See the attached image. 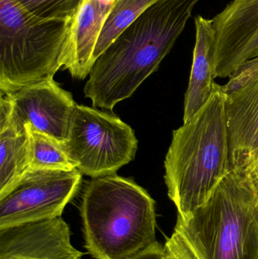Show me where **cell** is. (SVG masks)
Returning a JSON list of instances; mask_svg holds the SVG:
<instances>
[{
    "instance_id": "cell-7",
    "label": "cell",
    "mask_w": 258,
    "mask_h": 259,
    "mask_svg": "<svg viewBox=\"0 0 258 259\" xmlns=\"http://www.w3.org/2000/svg\"><path fill=\"white\" fill-rule=\"evenodd\" d=\"M82 182L72 170H30L0 199V230L62 217Z\"/></svg>"
},
{
    "instance_id": "cell-3",
    "label": "cell",
    "mask_w": 258,
    "mask_h": 259,
    "mask_svg": "<svg viewBox=\"0 0 258 259\" xmlns=\"http://www.w3.org/2000/svg\"><path fill=\"white\" fill-rule=\"evenodd\" d=\"M80 215L85 247L95 259H130L157 243L156 202L133 180L116 174L92 178Z\"/></svg>"
},
{
    "instance_id": "cell-12",
    "label": "cell",
    "mask_w": 258,
    "mask_h": 259,
    "mask_svg": "<svg viewBox=\"0 0 258 259\" xmlns=\"http://www.w3.org/2000/svg\"><path fill=\"white\" fill-rule=\"evenodd\" d=\"M115 0H83L70 24L63 69L83 80L93 65L92 56Z\"/></svg>"
},
{
    "instance_id": "cell-10",
    "label": "cell",
    "mask_w": 258,
    "mask_h": 259,
    "mask_svg": "<svg viewBox=\"0 0 258 259\" xmlns=\"http://www.w3.org/2000/svg\"><path fill=\"white\" fill-rule=\"evenodd\" d=\"M71 242V230L62 217L0 230V259H82Z\"/></svg>"
},
{
    "instance_id": "cell-17",
    "label": "cell",
    "mask_w": 258,
    "mask_h": 259,
    "mask_svg": "<svg viewBox=\"0 0 258 259\" xmlns=\"http://www.w3.org/2000/svg\"><path fill=\"white\" fill-rule=\"evenodd\" d=\"M21 9L41 21H71L83 0H13Z\"/></svg>"
},
{
    "instance_id": "cell-1",
    "label": "cell",
    "mask_w": 258,
    "mask_h": 259,
    "mask_svg": "<svg viewBox=\"0 0 258 259\" xmlns=\"http://www.w3.org/2000/svg\"><path fill=\"white\" fill-rule=\"evenodd\" d=\"M199 0H159L95 61L84 88L94 108L113 110L157 71Z\"/></svg>"
},
{
    "instance_id": "cell-8",
    "label": "cell",
    "mask_w": 258,
    "mask_h": 259,
    "mask_svg": "<svg viewBox=\"0 0 258 259\" xmlns=\"http://www.w3.org/2000/svg\"><path fill=\"white\" fill-rule=\"evenodd\" d=\"M3 95L7 96L12 106L6 127L11 125L21 132L26 128L38 131L62 143L68 140L77 104L71 93L62 89L53 77Z\"/></svg>"
},
{
    "instance_id": "cell-11",
    "label": "cell",
    "mask_w": 258,
    "mask_h": 259,
    "mask_svg": "<svg viewBox=\"0 0 258 259\" xmlns=\"http://www.w3.org/2000/svg\"><path fill=\"white\" fill-rule=\"evenodd\" d=\"M225 96L230 167L245 175L258 158V74Z\"/></svg>"
},
{
    "instance_id": "cell-2",
    "label": "cell",
    "mask_w": 258,
    "mask_h": 259,
    "mask_svg": "<svg viewBox=\"0 0 258 259\" xmlns=\"http://www.w3.org/2000/svg\"><path fill=\"white\" fill-rule=\"evenodd\" d=\"M225 104L223 86L214 83L205 104L173 132L165 160V181L182 222L209 201L231 170Z\"/></svg>"
},
{
    "instance_id": "cell-6",
    "label": "cell",
    "mask_w": 258,
    "mask_h": 259,
    "mask_svg": "<svg viewBox=\"0 0 258 259\" xmlns=\"http://www.w3.org/2000/svg\"><path fill=\"white\" fill-rule=\"evenodd\" d=\"M74 167L92 178L116 173L136 156L134 131L116 115L77 105L63 143Z\"/></svg>"
},
{
    "instance_id": "cell-20",
    "label": "cell",
    "mask_w": 258,
    "mask_h": 259,
    "mask_svg": "<svg viewBox=\"0 0 258 259\" xmlns=\"http://www.w3.org/2000/svg\"><path fill=\"white\" fill-rule=\"evenodd\" d=\"M245 176L249 179L252 185L255 187L258 191V158L249 171L245 175Z\"/></svg>"
},
{
    "instance_id": "cell-4",
    "label": "cell",
    "mask_w": 258,
    "mask_h": 259,
    "mask_svg": "<svg viewBox=\"0 0 258 259\" xmlns=\"http://www.w3.org/2000/svg\"><path fill=\"white\" fill-rule=\"evenodd\" d=\"M174 231L198 259H258V191L230 170L212 196Z\"/></svg>"
},
{
    "instance_id": "cell-14",
    "label": "cell",
    "mask_w": 258,
    "mask_h": 259,
    "mask_svg": "<svg viewBox=\"0 0 258 259\" xmlns=\"http://www.w3.org/2000/svg\"><path fill=\"white\" fill-rule=\"evenodd\" d=\"M30 170L28 131L0 129V199Z\"/></svg>"
},
{
    "instance_id": "cell-9",
    "label": "cell",
    "mask_w": 258,
    "mask_h": 259,
    "mask_svg": "<svg viewBox=\"0 0 258 259\" xmlns=\"http://www.w3.org/2000/svg\"><path fill=\"white\" fill-rule=\"evenodd\" d=\"M215 33V74L230 77L258 56V0H232L212 19Z\"/></svg>"
},
{
    "instance_id": "cell-16",
    "label": "cell",
    "mask_w": 258,
    "mask_h": 259,
    "mask_svg": "<svg viewBox=\"0 0 258 259\" xmlns=\"http://www.w3.org/2000/svg\"><path fill=\"white\" fill-rule=\"evenodd\" d=\"M26 129L29 134L30 170H69L76 168L62 142L42 133Z\"/></svg>"
},
{
    "instance_id": "cell-18",
    "label": "cell",
    "mask_w": 258,
    "mask_h": 259,
    "mask_svg": "<svg viewBox=\"0 0 258 259\" xmlns=\"http://www.w3.org/2000/svg\"><path fill=\"white\" fill-rule=\"evenodd\" d=\"M163 259H198L184 239L177 231L167 238L164 245Z\"/></svg>"
},
{
    "instance_id": "cell-21",
    "label": "cell",
    "mask_w": 258,
    "mask_h": 259,
    "mask_svg": "<svg viewBox=\"0 0 258 259\" xmlns=\"http://www.w3.org/2000/svg\"><path fill=\"white\" fill-rule=\"evenodd\" d=\"M2 259H35V258H27V257H23V256H12V257H9V258H2Z\"/></svg>"
},
{
    "instance_id": "cell-19",
    "label": "cell",
    "mask_w": 258,
    "mask_h": 259,
    "mask_svg": "<svg viewBox=\"0 0 258 259\" xmlns=\"http://www.w3.org/2000/svg\"><path fill=\"white\" fill-rule=\"evenodd\" d=\"M163 255L164 246L157 242L146 250L130 259H163Z\"/></svg>"
},
{
    "instance_id": "cell-15",
    "label": "cell",
    "mask_w": 258,
    "mask_h": 259,
    "mask_svg": "<svg viewBox=\"0 0 258 259\" xmlns=\"http://www.w3.org/2000/svg\"><path fill=\"white\" fill-rule=\"evenodd\" d=\"M158 1L159 0H115L94 50L93 64L128 26Z\"/></svg>"
},
{
    "instance_id": "cell-13",
    "label": "cell",
    "mask_w": 258,
    "mask_h": 259,
    "mask_svg": "<svg viewBox=\"0 0 258 259\" xmlns=\"http://www.w3.org/2000/svg\"><path fill=\"white\" fill-rule=\"evenodd\" d=\"M195 44L187 91L185 94L183 123L192 119L209 100L215 74V33L212 19L195 18Z\"/></svg>"
},
{
    "instance_id": "cell-5",
    "label": "cell",
    "mask_w": 258,
    "mask_h": 259,
    "mask_svg": "<svg viewBox=\"0 0 258 259\" xmlns=\"http://www.w3.org/2000/svg\"><path fill=\"white\" fill-rule=\"evenodd\" d=\"M70 24L36 19L13 0H0L1 94L54 77L65 65Z\"/></svg>"
}]
</instances>
